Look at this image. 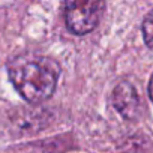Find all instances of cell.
<instances>
[{"instance_id": "obj_5", "label": "cell", "mask_w": 153, "mask_h": 153, "mask_svg": "<svg viewBox=\"0 0 153 153\" xmlns=\"http://www.w3.org/2000/svg\"><path fill=\"white\" fill-rule=\"evenodd\" d=\"M149 96L153 102V74H152V78H150V83H149Z\"/></svg>"}, {"instance_id": "obj_1", "label": "cell", "mask_w": 153, "mask_h": 153, "mask_svg": "<svg viewBox=\"0 0 153 153\" xmlns=\"http://www.w3.org/2000/svg\"><path fill=\"white\" fill-rule=\"evenodd\" d=\"M9 78L15 90L32 104H39L53 96L60 76V66L50 57L20 56L9 66Z\"/></svg>"}, {"instance_id": "obj_4", "label": "cell", "mask_w": 153, "mask_h": 153, "mask_svg": "<svg viewBox=\"0 0 153 153\" xmlns=\"http://www.w3.org/2000/svg\"><path fill=\"white\" fill-rule=\"evenodd\" d=\"M141 30H143V38H144L146 45L153 50V9L146 15L143 26H141Z\"/></svg>"}, {"instance_id": "obj_2", "label": "cell", "mask_w": 153, "mask_h": 153, "mask_svg": "<svg viewBox=\"0 0 153 153\" xmlns=\"http://www.w3.org/2000/svg\"><path fill=\"white\" fill-rule=\"evenodd\" d=\"M104 2H66L65 21L74 35H86L92 32L104 12Z\"/></svg>"}, {"instance_id": "obj_3", "label": "cell", "mask_w": 153, "mask_h": 153, "mask_svg": "<svg viewBox=\"0 0 153 153\" xmlns=\"http://www.w3.org/2000/svg\"><path fill=\"white\" fill-rule=\"evenodd\" d=\"M113 105L122 117L129 120L137 119L141 111V101L135 86L128 81L119 83L113 90Z\"/></svg>"}]
</instances>
